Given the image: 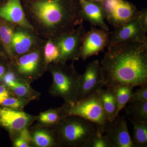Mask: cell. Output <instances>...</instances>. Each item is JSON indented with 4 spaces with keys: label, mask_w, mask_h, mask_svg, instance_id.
Wrapping results in <instances>:
<instances>
[{
    "label": "cell",
    "mask_w": 147,
    "mask_h": 147,
    "mask_svg": "<svg viewBox=\"0 0 147 147\" xmlns=\"http://www.w3.org/2000/svg\"><path fill=\"white\" fill-rule=\"evenodd\" d=\"M104 86H141L147 84V41L108 45L100 63Z\"/></svg>",
    "instance_id": "1"
},
{
    "label": "cell",
    "mask_w": 147,
    "mask_h": 147,
    "mask_svg": "<svg viewBox=\"0 0 147 147\" xmlns=\"http://www.w3.org/2000/svg\"><path fill=\"white\" fill-rule=\"evenodd\" d=\"M28 21L43 39L73 31L83 24L79 0L21 1Z\"/></svg>",
    "instance_id": "2"
},
{
    "label": "cell",
    "mask_w": 147,
    "mask_h": 147,
    "mask_svg": "<svg viewBox=\"0 0 147 147\" xmlns=\"http://www.w3.org/2000/svg\"><path fill=\"white\" fill-rule=\"evenodd\" d=\"M51 128L60 147H87L96 134L104 133L96 124L76 116L62 118Z\"/></svg>",
    "instance_id": "3"
},
{
    "label": "cell",
    "mask_w": 147,
    "mask_h": 147,
    "mask_svg": "<svg viewBox=\"0 0 147 147\" xmlns=\"http://www.w3.org/2000/svg\"><path fill=\"white\" fill-rule=\"evenodd\" d=\"M74 62L66 63H53L47 67L53 78V83L49 90L51 95L63 98L65 102L77 100L81 74L74 67Z\"/></svg>",
    "instance_id": "4"
},
{
    "label": "cell",
    "mask_w": 147,
    "mask_h": 147,
    "mask_svg": "<svg viewBox=\"0 0 147 147\" xmlns=\"http://www.w3.org/2000/svg\"><path fill=\"white\" fill-rule=\"evenodd\" d=\"M98 90L82 99L65 102L59 108L61 117L76 116L83 118L96 124L104 132L108 121L102 108Z\"/></svg>",
    "instance_id": "5"
},
{
    "label": "cell",
    "mask_w": 147,
    "mask_h": 147,
    "mask_svg": "<svg viewBox=\"0 0 147 147\" xmlns=\"http://www.w3.org/2000/svg\"><path fill=\"white\" fill-rule=\"evenodd\" d=\"M43 45L9 61V68L19 79L30 84L47 71L43 55Z\"/></svg>",
    "instance_id": "6"
},
{
    "label": "cell",
    "mask_w": 147,
    "mask_h": 147,
    "mask_svg": "<svg viewBox=\"0 0 147 147\" xmlns=\"http://www.w3.org/2000/svg\"><path fill=\"white\" fill-rule=\"evenodd\" d=\"M101 4L105 19L115 28L136 18L138 13L136 7L125 0H105Z\"/></svg>",
    "instance_id": "7"
},
{
    "label": "cell",
    "mask_w": 147,
    "mask_h": 147,
    "mask_svg": "<svg viewBox=\"0 0 147 147\" xmlns=\"http://www.w3.org/2000/svg\"><path fill=\"white\" fill-rule=\"evenodd\" d=\"M86 33L82 24L71 32L53 38L60 52L59 63L79 60L82 40Z\"/></svg>",
    "instance_id": "8"
},
{
    "label": "cell",
    "mask_w": 147,
    "mask_h": 147,
    "mask_svg": "<svg viewBox=\"0 0 147 147\" xmlns=\"http://www.w3.org/2000/svg\"><path fill=\"white\" fill-rule=\"evenodd\" d=\"M45 40L33 30L16 26L11 42L12 60L42 46Z\"/></svg>",
    "instance_id": "9"
},
{
    "label": "cell",
    "mask_w": 147,
    "mask_h": 147,
    "mask_svg": "<svg viewBox=\"0 0 147 147\" xmlns=\"http://www.w3.org/2000/svg\"><path fill=\"white\" fill-rule=\"evenodd\" d=\"M37 117L21 110L0 107V127L8 131L11 137L28 127Z\"/></svg>",
    "instance_id": "10"
},
{
    "label": "cell",
    "mask_w": 147,
    "mask_h": 147,
    "mask_svg": "<svg viewBox=\"0 0 147 147\" xmlns=\"http://www.w3.org/2000/svg\"><path fill=\"white\" fill-rule=\"evenodd\" d=\"M111 32L92 26L89 31L86 32L80 49V58L85 61L88 58L97 55L108 46Z\"/></svg>",
    "instance_id": "11"
},
{
    "label": "cell",
    "mask_w": 147,
    "mask_h": 147,
    "mask_svg": "<svg viewBox=\"0 0 147 147\" xmlns=\"http://www.w3.org/2000/svg\"><path fill=\"white\" fill-rule=\"evenodd\" d=\"M101 75L100 63L98 60L87 65L81 74L77 100L82 99L104 86Z\"/></svg>",
    "instance_id": "12"
},
{
    "label": "cell",
    "mask_w": 147,
    "mask_h": 147,
    "mask_svg": "<svg viewBox=\"0 0 147 147\" xmlns=\"http://www.w3.org/2000/svg\"><path fill=\"white\" fill-rule=\"evenodd\" d=\"M146 34L136 17L111 32L108 45L122 42H147Z\"/></svg>",
    "instance_id": "13"
},
{
    "label": "cell",
    "mask_w": 147,
    "mask_h": 147,
    "mask_svg": "<svg viewBox=\"0 0 147 147\" xmlns=\"http://www.w3.org/2000/svg\"><path fill=\"white\" fill-rule=\"evenodd\" d=\"M104 132L114 147H135L129 132L125 117L118 116L114 120L108 121Z\"/></svg>",
    "instance_id": "14"
},
{
    "label": "cell",
    "mask_w": 147,
    "mask_h": 147,
    "mask_svg": "<svg viewBox=\"0 0 147 147\" xmlns=\"http://www.w3.org/2000/svg\"><path fill=\"white\" fill-rule=\"evenodd\" d=\"M0 18L17 26L34 30L27 19L21 0H8L2 3Z\"/></svg>",
    "instance_id": "15"
},
{
    "label": "cell",
    "mask_w": 147,
    "mask_h": 147,
    "mask_svg": "<svg viewBox=\"0 0 147 147\" xmlns=\"http://www.w3.org/2000/svg\"><path fill=\"white\" fill-rule=\"evenodd\" d=\"M79 1L84 21H88L92 26L100 27L102 30L109 31V27L105 21V14L101 3L89 0H79Z\"/></svg>",
    "instance_id": "16"
},
{
    "label": "cell",
    "mask_w": 147,
    "mask_h": 147,
    "mask_svg": "<svg viewBox=\"0 0 147 147\" xmlns=\"http://www.w3.org/2000/svg\"><path fill=\"white\" fill-rule=\"evenodd\" d=\"M32 145L38 147H60L57 137L51 128L35 129L31 133Z\"/></svg>",
    "instance_id": "17"
},
{
    "label": "cell",
    "mask_w": 147,
    "mask_h": 147,
    "mask_svg": "<svg viewBox=\"0 0 147 147\" xmlns=\"http://www.w3.org/2000/svg\"><path fill=\"white\" fill-rule=\"evenodd\" d=\"M102 108L108 121L115 119L118 116L117 113V104L115 95L111 88L106 90L101 88L98 90Z\"/></svg>",
    "instance_id": "18"
},
{
    "label": "cell",
    "mask_w": 147,
    "mask_h": 147,
    "mask_svg": "<svg viewBox=\"0 0 147 147\" xmlns=\"http://www.w3.org/2000/svg\"><path fill=\"white\" fill-rule=\"evenodd\" d=\"M16 26L0 18V42L3 51L9 61L13 59L11 42Z\"/></svg>",
    "instance_id": "19"
},
{
    "label": "cell",
    "mask_w": 147,
    "mask_h": 147,
    "mask_svg": "<svg viewBox=\"0 0 147 147\" xmlns=\"http://www.w3.org/2000/svg\"><path fill=\"white\" fill-rule=\"evenodd\" d=\"M9 89L14 95L29 101L36 99L39 94V93L32 88L30 84L19 78L14 86Z\"/></svg>",
    "instance_id": "20"
},
{
    "label": "cell",
    "mask_w": 147,
    "mask_h": 147,
    "mask_svg": "<svg viewBox=\"0 0 147 147\" xmlns=\"http://www.w3.org/2000/svg\"><path fill=\"white\" fill-rule=\"evenodd\" d=\"M133 126V142L135 147H147V122L129 119Z\"/></svg>",
    "instance_id": "21"
},
{
    "label": "cell",
    "mask_w": 147,
    "mask_h": 147,
    "mask_svg": "<svg viewBox=\"0 0 147 147\" xmlns=\"http://www.w3.org/2000/svg\"><path fill=\"white\" fill-rule=\"evenodd\" d=\"M43 55L47 68L50 64L59 63L60 52L54 38H47L45 40L43 45Z\"/></svg>",
    "instance_id": "22"
},
{
    "label": "cell",
    "mask_w": 147,
    "mask_h": 147,
    "mask_svg": "<svg viewBox=\"0 0 147 147\" xmlns=\"http://www.w3.org/2000/svg\"><path fill=\"white\" fill-rule=\"evenodd\" d=\"M134 87L128 85H121L111 88L113 90L117 104V113L125 108L129 101L133 93Z\"/></svg>",
    "instance_id": "23"
},
{
    "label": "cell",
    "mask_w": 147,
    "mask_h": 147,
    "mask_svg": "<svg viewBox=\"0 0 147 147\" xmlns=\"http://www.w3.org/2000/svg\"><path fill=\"white\" fill-rule=\"evenodd\" d=\"M128 103V105L124 108L127 115L134 119L147 122V100Z\"/></svg>",
    "instance_id": "24"
},
{
    "label": "cell",
    "mask_w": 147,
    "mask_h": 147,
    "mask_svg": "<svg viewBox=\"0 0 147 147\" xmlns=\"http://www.w3.org/2000/svg\"><path fill=\"white\" fill-rule=\"evenodd\" d=\"M62 118L59 108L52 109L40 114L37 117L39 123L42 126L51 127L57 124Z\"/></svg>",
    "instance_id": "25"
},
{
    "label": "cell",
    "mask_w": 147,
    "mask_h": 147,
    "mask_svg": "<svg viewBox=\"0 0 147 147\" xmlns=\"http://www.w3.org/2000/svg\"><path fill=\"white\" fill-rule=\"evenodd\" d=\"M30 101L17 97L12 93L4 100L1 106L15 110H21Z\"/></svg>",
    "instance_id": "26"
},
{
    "label": "cell",
    "mask_w": 147,
    "mask_h": 147,
    "mask_svg": "<svg viewBox=\"0 0 147 147\" xmlns=\"http://www.w3.org/2000/svg\"><path fill=\"white\" fill-rule=\"evenodd\" d=\"M87 147H114L107 135L98 133L90 140Z\"/></svg>",
    "instance_id": "27"
},
{
    "label": "cell",
    "mask_w": 147,
    "mask_h": 147,
    "mask_svg": "<svg viewBox=\"0 0 147 147\" xmlns=\"http://www.w3.org/2000/svg\"><path fill=\"white\" fill-rule=\"evenodd\" d=\"M140 88L132 93L129 102H138L147 100V84L141 86Z\"/></svg>",
    "instance_id": "28"
},
{
    "label": "cell",
    "mask_w": 147,
    "mask_h": 147,
    "mask_svg": "<svg viewBox=\"0 0 147 147\" xmlns=\"http://www.w3.org/2000/svg\"><path fill=\"white\" fill-rule=\"evenodd\" d=\"M18 79L16 74L9 68L8 70L3 76L0 82L5 85L9 89L14 86L15 82Z\"/></svg>",
    "instance_id": "29"
},
{
    "label": "cell",
    "mask_w": 147,
    "mask_h": 147,
    "mask_svg": "<svg viewBox=\"0 0 147 147\" xmlns=\"http://www.w3.org/2000/svg\"><path fill=\"white\" fill-rule=\"evenodd\" d=\"M137 20L143 30L146 33L147 32V9L144 8L141 11H138L137 16Z\"/></svg>",
    "instance_id": "30"
},
{
    "label": "cell",
    "mask_w": 147,
    "mask_h": 147,
    "mask_svg": "<svg viewBox=\"0 0 147 147\" xmlns=\"http://www.w3.org/2000/svg\"><path fill=\"white\" fill-rule=\"evenodd\" d=\"M16 138L26 142L30 146L32 145V138L30 131L28 129V127H25L19 131L16 135Z\"/></svg>",
    "instance_id": "31"
},
{
    "label": "cell",
    "mask_w": 147,
    "mask_h": 147,
    "mask_svg": "<svg viewBox=\"0 0 147 147\" xmlns=\"http://www.w3.org/2000/svg\"><path fill=\"white\" fill-rule=\"evenodd\" d=\"M12 93L7 87L0 82V107L4 100L9 97Z\"/></svg>",
    "instance_id": "32"
},
{
    "label": "cell",
    "mask_w": 147,
    "mask_h": 147,
    "mask_svg": "<svg viewBox=\"0 0 147 147\" xmlns=\"http://www.w3.org/2000/svg\"><path fill=\"white\" fill-rule=\"evenodd\" d=\"M9 68V61L7 58L0 60V81Z\"/></svg>",
    "instance_id": "33"
},
{
    "label": "cell",
    "mask_w": 147,
    "mask_h": 147,
    "mask_svg": "<svg viewBox=\"0 0 147 147\" xmlns=\"http://www.w3.org/2000/svg\"><path fill=\"white\" fill-rule=\"evenodd\" d=\"M4 58H7L2 50H0V60Z\"/></svg>",
    "instance_id": "34"
},
{
    "label": "cell",
    "mask_w": 147,
    "mask_h": 147,
    "mask_svg": "<svg viewBox=\"0 0 147 147\" xmlns=\"http://www.w3.org/2000/svg\"><path fill=\"white\" fill-rule=\"evenodd\" d=\"M89 1H92L95 2L100 3H101L103 2L105 0H89Z\"/></svg>",
    "instance_id": "35"
},
{
    "label": "cell",
    "mask_w": 147,
    "mask_h": 147,
    "mask_svg": "<svg viewBox=\"0 0 147 147\" xmlns=\"http://www.w3.org/2000/svg\"><path fill=\"white\" fill-rule=\"evenodd\" d=\"M7 1H8V0H0V2H1L2 3H5Z\"/></svg>",
    "instance_id": "36"
},
{
    "label": "cell",
    "mask_w": 147,
    "mask_h": 147,
    "mask_svg": "<svg viewBox=\"0 0 147 147\" xmlns=\"http://www.w3.org/2000/svg\"><path fill=\"white\" fill-rule=\"evenodd\" d=\"M0 50H2V48L1 47V42H0Z\"/></svg>",
    "instance_id": "37"
},
{
    "label": "cell",
    "mask_w": 147,
    "mask_h": 147,
    "mask_svg": "<svg viewBox=\"0 0 147 147\" xmlns=\"http://www.w3.org/2000/svg\"><path fill=\"white\" fill-rule=\"evenodd\" d=\"M2 4V3L1 2H0V7H1V6Z\"/></svg>",
    "instance_id": "38"
},
{
    "label": "cell",
    "mask_w": 147,
    "mask_h": 147,
    "mask_svg": "<svg viewBox=\"0 0 147 147\" xmlns=\"http://www.w3.org/2000/svg\"><path fill=\"white\" fill-rule=\"evenodd\" d=\"M26 1V0H21V1Z\"/></svg>",
    "instance_id": "39"
}]
</instances>
